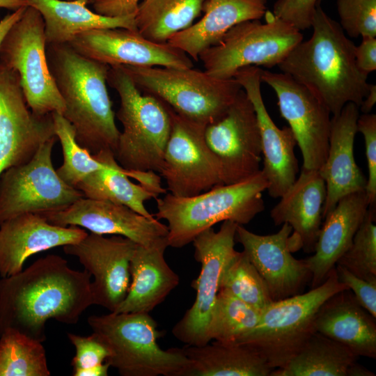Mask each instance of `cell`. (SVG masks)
I'll use <instances>...</instances> for the list:
<instances>
[{
    "mask_svg": "<svg viewBox=\"0 0 376 376\" xmlns=\"http://www.w3.org/2000/svg\"><path fill=\"white\" fill-rule=\"evenodd\" d=\"M54 225L78 226L99 235H120L146 248L168 244V226L131 208L106 201L81 198L60 211L41 214Z\"/></svg>",
    "mask_w": 376,
    "mask_h": 376,
    "instance_id": "obj_17",
    "label": "cell"
},
{
    "mask_svg": "<svg viewBox=\"0 0 376 376\" xmlns=\"http://www.w3.org/2000/svg\"><path fill=\"white\" fill-rule=\"evenodd\" d=\"M355 62L358 69L364 75L376 70V38L362 37L361 43L355 47Z\"/></svg>",
    "mask_w": 376,
    "mask_h": 376,
    "instance_id": "obj_44",
    "label": "cell"
},
{
    "mask_svg": "<svg viewBox=\"0 0 376 376\" xmlns=\"http://www.w3.org/2000/svg\"><path fill=\"white\" fill-rule=\"evenodd\" d=\"M93 157L107 166L90 173L77 185L85 198L123 205L146 217H155L146 208L145 202L156 199L157 193L131 182L127 171L118 164L112 151H101Z\"/></svg>",
    "mask_w": 376,
    "mask_h": 376,
    "instance_id": "obj_31",
    "label": "cell"
},
{
    "mask_svg": "<svg viewBox=\"0 0 376 376\" xmlns=\"http://www.w3.org/2000/svg\"><path fill=\"white\" fill-rule=\"evenodd\" d=\"M26 0H0V8L15 10L19 8L28 6Z\"/></svg>",
    "mask_w": 376,
    "mask_h": 376,
    "instance_id": "obj_50",
    "label": "cell"
},
{
    "mask_svg": "<svg viewBox=\"0 0 376 376\" xmlns=\"http://www.w3.org/2000/svg\"><path fill=\"white\" fill-rule=\"evenodd\" d=\"M357 131L364 138L368 175L365 191L369 206L376 204V115L363 113L357 120Z\"/></svg>",
    "mask_w": 376,
    "mask_h": 376,
    "instance_id": "obj_40",
    "label": "cell"
},
{
    "mask_svg": "<svg viewBox=\"0 0 376 376\" xmlns=\"http://www.w3.org/2000/svg\"><path fill=\"white\" fill-rule=\"evenodd\" d=\"M139 1L140 0H92L96 13L109 17L135 14Z\"/></svg>",
    "mask_w": 376,
    "mask_h": 376,
    "instance_id": "obj_45",
    "label": "cell"
},
{
    "mask_svg": "<svg viewBox=\"0 0 376 376\" xmlns=\"http://www.w3.org/2000/svg\"><path fill=\"white\" fill-rule=\"evenodd\" d=\"M90 1V0H89Z\"/></svg>",
    "mask_w": 376,
    "mask_h": 376,
    "instance_id": "obj_51",
    "label": "cell"
},
{
    "mask_svg": "<svg viewBox=\"0 0 376 376\" xmlns=\"http://www.w3.org/2000/svg\"><path fill=\"white\" fill-rule=\"evenodd\" d=\"M189 360L188 376H269L274 370L251 347L217 341L202 346L185 345Z\"/></svg>",
    "mask_w": 376,
    "mask_h": 376,
    "instance_id": "obj_30",
    "label": "cell"
},
{
    "mask_svg": "<svg viewBox=\"0 0 376 376\" xmlns=\"http://www.w3.org/2000/svg\"><path fill=\"white\" fill-rule=\"evenodd\" d=\"M136 245L120 235L105 237L91 233L63 249L65 254L77 257L84 270L93 276V305L114 312L127 293L130 260Z\"/></svg>",
    "mask_w": 376,
    "mask_h": 376,
    "instance_id": "obj_18",
    "label": "cell"
},
{
    "mask_svg": "<svg viewBox=\"0 0 376 376\" xmlns=\"http://www.w3.org/2000/svg\"><path fill=\"white\" fill-rule=\"evenodd\" d=\"M205 1L142 0L134 15L137 31L152 42L166 43L194 24Z\"/></svg>",
    "mask_w": 376,
    "mask_h": 376,
    "instance_id": "obj_33",
    "label": "cell"
},
{
    "mask_svg": "<svg viewBox=\"0 0 376 376\" xmlns=\"http://www.w3.org/2000/svg\"><path fill=\"white\" fill-rule=\"evenodd\" d=\"M335 269L338 281L345 285L359 304L376 318V283L361 279L338 264L336 265Z\"/></svg>",
    "mask_w": 376,
    "mask_h": 376,
    "instance_id": "obj_43",
    "label": "cell"
},
{
    "mask_svg": "<svg viewBox=\"0 0 376 376\" xmlns=\"http://www.w3.org/2000/svg\"><path fill=\"white\" fill-rule=\"evenodd\" d=\"M375 216V207L369 206L350 247L336 263L373 283H376Z\"/></svg>",
    "mask_w": 376,
    "mask_h": 376,
    "instance_id": "obj_38",
    "label": "cell"
},
{
    "mask_svg": "<svg viewBox=\"0 0 376 376\" xmlns=\"http://www.w3.org/2000/svg\"><path fill=\"white\" fill-rule=\"evenodd\" d=\"M219 290L261 311L273 301L265 281L243 251H236L225 265Z\"/></svg>",
    "mask_w": 376,
    "mask_h": 376,
    "instance_id": "obj_36",
    "label": "cell"
},
{
    "mask_svg": "<svg viewBox=\"0 0 376 376\" xmlns=\"http://www.w3.org/2000/svg\"><path fill=\"white\" fill-rule=\"evenodd\" d=\"M318 0H277L272 13L300 31L311 27Z\"/></svg>",
    "mask_w": 376,
    "mask_h": 376,
    "instance_id": "obj_42",
    "label": "cell"
},
{
    "mask_svg": "<svg viewBox=\"0 0 376 376\" xmlns=\"http://www.w3.org/2000/svg\"><path fill=\"white\" fill-rule=\"evenodd\" d=\"M358 359L344 345L315 331L294 357L269 376H347Z\"/></svg>",
    "mask_w": 376,
    "mask_h": 376,
    "instance_id": "obj_32",
    "label": "cell"
},
{
    "mask_svg": "<svg viewBox=\"0 0 376 376\" xmlns=\"http://www.w3.org/2000/svg\"><path fill=\"white\" fill-rule=\"evenodd\" d=\"M350 289L329 297L319 309L315 331L348 347L357 357L376 358V321Z\"/></svg>",
    "mask_w": 376,
    "mask_h": 376,
    "instance_id": "obj_26",
    "label": "cell"
},
{
    "mask_svg": "<svg viewBox=\"0 0 376 376\" xmlns=\"http://www.w3.org/2000/svg\"><path fill=\"white\" fill-rule=\"evenodd\" d=\"M340 25L350 37L376 36V0H336Z\"/></svg>",
    "mask_w": 376,
    "mask_h": 376,
    "instance_id": "obj_39",
    "label": "cell"
},
{
    "mask_svg": "<svg viewBox=\"0 0 376 376\" xmlns=\"http://www.w3.org/2000/svg\"><path fill=\"white\" fill-rule=\"evenodd\" d=\"M54 136L52 113H33L17 72L0 63V175L30 161L40 147Z\"/></svg>",
    "mask_w": 376,
    "mask_h": 376,
    "instance_id": "obj_16",
    "label": "cell"
},
{
    "mask_svg": "<svg viewBox=\"0 0 376 376\" xmlns=\"http://www.w3.org/2000/svg\"><path fill=\"white\" fill-rule=\"evenodd\" d=\"M262 82L275 92L303 157L302 167L319 170L329 148L331 118L327 107L305 86L284 72L260 70Z\"/></svg>",
    "mask_w": 376,
    "mask_h": 376,
    "instance_id": "obj_15",
    "label": "cell"
},
{
    "mask_svg": "<svg viewBox=\"0 0 376 376\" xmlns=\"http://www.w3.org/2000/svg\"><path fill=\"white\" fill-rule=\"evenodd\" d=\"M122 66L141 93L205 125L219 119L242 89L234 78L218 79L194 68Z\"/></svg>",
    "mask_w": 376,
    "mask_h": 376,
    "instance_id": "obj_7",
    "label": "cell"
},
{
    "mask_svg": "<svg viewBox=\"0 0 376 376\" xmlns=\"http://www.w3.org/2000/svg\"><path fill=\"white\" fill-rule=\"evenodd\" d=\"M359 116V106L350 102L331 118L327 155L318 170L327 189L323 219L340 198L366 189V178L354 155Z\"/></svg>",
    "mask_w": 376,
    "mask_h": 376,
    "instance_id": "obj_24",
    "label": "cell"
},
{
    "mask_svg": "<svg viewBox=\"0 0 376 376\" xmlns=\"http://www.w3.org/2000/svg\"><path fill=\"white\" fill-rule=\"evenodd\" d=\"M205 139L219 160L223 184L240 182L260 170L262 147L257 116L242 88L227 111L206 125Z\"/></svg>",
    "mask_w": 376,
    "mask_h": 376,
    "instance_id": "obj_14",
    "label": "cell"
},
{
    "mask_svg": "<svg viewBox=\"0 0 376 376\" xmlns=\"http://www.w3.org/2000/svg\"><path fill=\"white\" fill-rule=\"evenodd\" d=\"M110 368L109 364L107 362L96 365L95 366L83 368V369H74V376H107L108 370Z\"/></svg>",
    "mask_w": 376,
    "mask_h": 376,
    "instance_id": "obj_47",
    "label": "cell"
},
{
    "mask_svg": "<svg viewBox=\"0 0 376 376\" xmlns=\"http://www.w3.org/2000/svg\"><path fill=\"white\" fill-rule=\"evenodd\" d=\"M68 44L80 54L109 66L194 68L191 58L178 48L123 28L89 30Z\"/></svg>",
    "mask_w": 376,
    "mask_h": 376,
    "instance_id": "obj_19",
    "label": "cell"
},
{
    "mask_svg": "<svg viewBox=\"0 0 376 376\" xmlns=\"http://www.w3.org/2000/svg\"><path fill=\"white\" fill-rule=\"evenodd\" d=\"M107 82L120 97L117 162L127 171L159 172L171 128L167 106L141 93L122 65L109 66Z\"/></svg>",
    "mask_w": 376,
    "mask_h": 376,
    "instance_id": "obj_6",
    "label": "cell"
},
{
    "mask_svg": "<svg viewBox=\"0 0 376 376\" xmlns=\"http://www.w3.org/2000/svg\"><path fill=\"white\" fill-rule=\"evenodd\" d=\"M311 27V38L288 54L280 70L308 88L333 116L347 103L359 107L370 84L356 65V45L319 3Z\"/></svg>",
    "mask_w": 376,
    "mask_h": 376,
    "instance_id": "obj_2",
    "label": "cell"
},
{
    "mask_svg": "<svg viewBox=\"0 0 376 376\" xmlns=\"http://www.w3.org/2000/svg\"><path fill=\"white\" fill-rule=\"evenodd\" d=\"M260 68L248 66L240 69L234 79L245 91L254 108L261 139L263 168L269 196L280 198L294 183L299 172L295 153L297 145L291 129L279 128L270 117L261 93Z\"/></svg>",
    "mask_w": 376,
    "mask_h": 376,
    "instance_id": "obj_20",
    "label": "cell"
},
{
    "mask_svg": "<svg viewBox=\"0 0 376 376\" xmlns=\"http://www.w3.org/2000/svg\"><path fill=\"white\" fill-rule=\"evenodd\" d=\"M167 107L171 128L159 172L166 181V191L189 197L223 185L220 164L205 139L206 125Z\"/></svg>",
    "mask_w": 376,
    "mask_h": 376,
    "instance_id": "obj_13",
    "label": "cell"
},
{
    "mask_svg": "<svg viewBox=\"0 0 376 376\" xmlns=\"http://www.w3.org/2000/svg\"><path fill=\"white\" fill-rule=\"evenodd\" d=\"M268 187L260 169L240 182L216 185L192 196L178 197L169 193L157 198L155 216L168 223L169 246L182 248L219 222L249 224L264 210L263 192Z\"/></svg>",
    "mask_w": 376,
    "mask_h": 376,
    "instance_id": "obj_4",
    "label": "cell"
},
{
    "mask_svg": "<svg viewBox=\"0 0 376 376\" xmlns=\"http://www.w3.org/2000/svg\"><path fill=\"white\" fill-rule=\"evenodd\" d=\"M88 324L106 346L105 361L121 376H188L191 363L181 348L162 350V333L147 313L91 315Z\"/></svg>",
    "mask_w": 376,
    "mask_h": 376,
    "instance_id": "obj_5",
    "label": "cell"
},
{
    "mask_svg": "<svg viewBox=\"0 0 376 376\" xmlns=\"http://www.w3.org/2000/svg\"><path fill=\"white\" fill-rule=\"evenodd\" d=\"M91 274L75 270L63 257L49 254L21 272L0 279V335L15 329L33 339H46L50 319L77 323L93 305Z\"/></svg>",
    "mask_w": 376,
    "mask_h": 376,
    "instance_id": "obj_1",
    "label": "cell"
},
{
    "mask_svg": "<svg viewBox=\"0 0 376 376\" xmlns=\"http://www.w3.org/2000/svg\"><path fill=\"white\" fill-rule=\"evenodd\" d=\"M67 336L75 348V355L71 363L73 370L102 363L109 356V350L94 333L88 336L72 333H68Z\"/></svg>",
    "mask_w": 376,
    "mask_h": 376,
    "instance_id": "obj_41",
    "label": "cell"
},
{
    "mask_svg": "<svg viewBox=\"0 0 376 376\" xmlns=\"http://www.w3.org/2000/svg\"><path fill=\"white\" fill-rule=\"evenodd\" d=\"M56 140V136L50 139L30 161L1 174L0 225L22 214L60 211L84 197L64 182L54 168L52 153Z\"/></svg>",
    "mask_w": 376,
    "mask_h": 376,
    "instance_id": "obj_11",
    "label": "cell"
},
{
    "mask_svg": "<svg viewBox=\"0 0 376 376\" xmlns=\"http://www.w3.org/2000/svg\"><path fill=\"white\" fill-rule=\"evenodd\" d=\"M52 118L55 134L60 141L63 158V164L56 170V173L64 182L76 188L88 175L107 166L96 160L77 143L73 127L62 114L54 112Z\"/></svg>",
    "mask_w": 376,
    "mask_h": 376,
    "instance_id": "obj_37",
    "label": "cell"
},
{
    "mask_svg": "<svg viewBox=\"0 0 376 376\" xmlns=\"http://www.w3.org/2000/svg\"><path fill=\"white\" fill-rule=\"evenodd\" d=\"M42 342L15 329L0 335V376H49Z\"/></svg>",
    "mask_w": 376,
    "mask_h": 376,
    "instance_id": "obj_34",
    "label": "cell"
},
{
    "mask_svg": "<svg viewBox=\"0 0 376 376\" xmlns=\"http://www.w3.org/2000/svg\"><path fill=\"white\" fill-rule=\"evenodd\" d=\"M376 102V85L370 84L367 95L363 98L359 108L363 113H368Z\"/></svg>",
    "mask_w": 376,
    "mask_h": 376,
    "instance_id": "obj_48",
    "label": "cell"
},
{
    "mask_svg": "<svg viewBox=\"0 0 376 376\" xmlns=\"http://www.w3.org/2000/svg\"><path fill=\"white\" fill-rule=\"evenodd\" d=\"M369 203L365 190L347 194L324 217L313 254L304 259L311 288L322 284L350 247L364 219Z\"/></svg>",
    "mask_w": 376,
    "mask_h": 376,
    "instance_id": "obj_25",
    "label": "cell"
},
{
    "mask_svg": "<svg viewBox=\"0 0 376 376\" xmlns=\"http://www.w3.org/2000/svg\"><path fill=\"white\" fill-rule=\"evenodd\" d=\"M165 250L136 246L130 265L132 282L113 313H149L178 285L179 276L166 263Z\"/></svg>",
    "mask_w": 376,
    "mask_h": 376,
    "instance_id": "obj_28",
    "label": "cell"
},
{
    "mask_svg": "<svg viewBox=\"0 0 376 376\" xmlns=\"http://www.w3.org/2000/svg\"><path fill=\"white\" fill-rule=\"evenodd\" d=\"M326 184L318 170L301 168L299 177L280 197L270 217L276 226L292 227L290 245L292 252L302 249L313 253L323 220Z\"/></svg>",
    "mask_w": 376,
    "mask_h": 376,
    "instance_id": "obj_23",
    "label": "cell"
},
{
    "mask_svg": "<svg viewBox=\"0 0 376 376\" xmlns=\"http://www.w3.org/2000/svg\"><path fill=\"white\" fill-rule=\"evenodd\" d=\"M265 16V23L255 19L235 25L217 45L202 52L198 60L204 70L214 77L227 79L245 67L280 64L303 40V34L269 11Z\"/></svg>",
    "mask_w": 376,
    "mask_h": 376,
    "instance_id": "obj_9",
    "label": "cell"
},
{
    "mask_svg": "<svg viewBox=\"0 0 376 376\" xmlns=\"http://www.w3.org/2000/svg\"><path fill=\"white\" fill-rule=\"evenodd\" d=\"M266 3L267 0H206L203 17L167 42L197 61L202 52L217 45L231 28L263 17Z\"/></svg>",
    "mask_w": 376,
    "mask_h": 376,
    "instance_id": "obj_27",
    "label": "cell"
},
{
    "mask_svg": "<svg viewBox=\"0 0 376 376\" xmlns=\"http://www.w3.org/2000/svg\"><path fill=\"white\" fill-rule=\"evenodd\" d=\"M260 313L258 308L219 290L210 324L211 340L237 343L256 327Z\"/></svg>",
    "mask_w": 376,
    "mask_h": 376,
    "instance_id": "obj_35",
    "label": "cell"
},
{
    "mask_svg": "<svg viewBox=\"0 0 376 376\" xmlns=\"http://www.w3.org/2000/svg\"><path fill=\"white\" fill-rule=\"evenodd\" d=\"M41 14L47 44L70 42L76 36L97 29L137 31L134 15L109 17L89 10V0H26Z\"/></svg>",
    "mask_w": 376,
    "mask_h": 376,
    "instance_id": "obj_29",
    "label": "cell"
},
{
    "mask_svg": "<svg viewBox=\"0 0 376 376\" xmlns=\"http://www.w3.org/2000/svg\"><path fill=\"white\" fill-rule=\"evenodd\" d=\"M26 7L19 8L12 13L6 15L0 20V47L6 35L13 25L22 16Z\"/></svg>",
    "mask_w": 376,
    "mask_h": 376,
    "instance_id": "obj_46",
    "label": "cell"
},
{
    "mask_svg": "<svg viewBox=\"0 0 376 376\" xmlns=\"http://www.w3.org/2000/svg\"><path fill=\"white\" fill-rule=\"evenodd\" d=\"M51 75L64 101L63 116L75 130L76 140L92 155H114L120 132L107 88L109 65L86 57L69 44H47Z\"/></svg>",
    "mask_w": 376,
    "mask_h": 376,
    "instance_id": "obj_3",
    "label": "cell"
},
{
    "mask_svg": "<svg viewBox=\"0 0 376 376\" xmlns=\"http://www.w3.org/2000/svg\"><path fill=\"white\" fill-rule=\"evenodd\" d=\"M88 233L78 226H60L39 214L26 213L0 225V276L23 269L31 256L57 246L76 243Z\"/></svg>",
    "mask_w": 376,
    "mask_h": 376,
    "instance_id": "obj_22",
    "label": "cell"
},
{
    "mask_svg": "<svg viewBox=\"0 0 376 376\" xmlns=\"http://www.w3.org/2000/svg\"><path fill=\"white\" fill-rule=\"evenodd\" d=\"M46 47L43 18L38 10L28 6L1 45L0 63L17 72L33 113L63 115L65 106L48 66Z\"/></svg>",
    "mask_w": 376,
    "mask_h": 376,
    "instance_id": "obj_10",
    "label": "cell"
},
{
    "mask_svg": "<svg viewBox=\"0 0 376 376\" xmlns=\"http://www.w3.org/2000/svg\"><path fill=\"white\" fill-rule=\"evenodd\" d=\"M237 224L222 222L219 230L212 227L200 233L192 241L194 258L201 264L198 276L192 281L196 292L191 307L173 327L172 333L180 342L191 346H202L211 341L210 324L214 313L224 268L235 253Z\"/></svg>",
    "mask_w": 376,
    "mask_h": 376,
    "instance_id": "obj_12",
    "label": "cell"
},
{
    "mask_svg": "<svg viewBox=\"0 0 376 376\" xmlns=\"http://www.w3.org/2000/svg\"><path fill=\"white\" fill-rule=\"evenodd\" d=\"M274 234L258 235L237 224L235 240L266 283L272 301L299 294L311 272L304 260L292 255V227L284 223Z\"/></svg>",
    "mask_w": 376,
    "mask_h": 376,
    "instance_id": "obj_21",
    "label": "cell"
},
{
    "mask_svg": "<svg viewBox=\"0 0 376 376\" xmlns=\"http://www.w3.org/2000/svg\"><path fill=\"white\" fill-rule=\"evenodd\" d=\"M374 373L367 369L366 367L354 362L347 371V376H375Z\"/></svg>",
    "mask_w": 376,
    "mask_h": 376,
    "instance_id": "obj_49",
    "label": "cell"
},
{
    "mask_svg": "<svg viewBox=\"0 0 376 376\" xmlns=\"http://www.w3.org/2000/svg\"><path fill=\"white\" fill-rule=\"evenodd\" d=\"M345 289L334 267L322 284L307 292L272 301L261 311L256 327L236 343L253 348L273 369L282 367L315 332V319L322 305Z\"/></svg>",
    "mask_w": 376,
    "mask_h": 376,
    "instance_id": "obj_8",
    "label": "cell"
}]
</instances>
